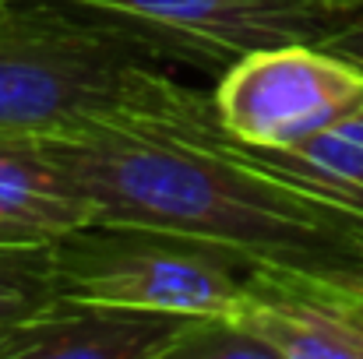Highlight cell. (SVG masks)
I'll use <instances>...</instances> for the list:
<instances>
[{
	"mask_svg": "<svg viewBox=\"0 0 363 359\" xmlns=\"http://www.w3.org/2000/svg\"><path fill=\"white\" fill-rule=\"evenodd\" d=\"M250 268L223 246L130 222H89L50 239V271L64 300L173 317L233 314Z\"/></svg>",
	"mask_w": 363,
	"mask_h": 359,
	"instance_id": "obj_2",
	"label": "cell"
},
{
	"mask_svg": "<svg viewBox=\"0 0 363 359\" xmlns=\"http://www.w3.org/2000/svg\"><path fill=\"white\" fill-rule=\"evenodd\" d=\"M99 25L162 64L223 74L254 50L318 42L335 14L303 0H43Z\"/></svg>",
	"mask_w": 363,
	"mask_h": 359,
	"instance_id": "obj_4",
	"label": "cell"
},
{
	"mask_svg": "<svg viewBox=\"0 0 363 359\" xmlns=\"http://www.w3.org/2000/svg\"><path fill=\"white\" fill-rule=\"evenodd\" d=\"M275 359H363V282L254 264L237 310Z\"/></svg>",
	"mask_w": 363,
	"mask_h": 359,
	"instance_id": "obj_6",
	"label": "cell"
},
{
	"mask_svg": "<svg viewBox=\"0 0 363 359\" xmlns=\"http://www.w3.org/2000/svg\"><path fill=\"white\" fill-rule=\"evenodd\" d=\"M141 64H162L121 35L43 0L0 7V130L46 134L103 106Z\"/></svg>",
	"mask_w": 363,
	"mask_h": 359,
	"instance_id": "obj_3",
	"label": "cell"
},
{
	"mask_svg": "<svg viewBox=\"0 0 363 359\" xmlns=\"http://www.w3.org/2000/svg\"><path fill=\"white\" fill-rule=\"evenodd\" d=\"M57 282L50 271V243L0 257V331L57 303Z\"/></svg>",
	"mask_w": 363,
	"mask_h": 359,
	"instance_id": "obj_11",
	"label": "cell"
},
{
	"mask_svg": "<svg viewBox=\"0 0 363 359\" xmlns=\"http://www.w3.org/2000/svg\"><path fill=\"white\" fill-rule=\"evenodd\" d=\"M39 243H50V239H14V237H0V257L7 253H21L28 246H39Z\"/></svg>",
	"mask_w": 363,
	"mask_h": 359,
	"instance_id": "obj_14",
	"label": "cell"
},
{
	"mask_svg": "<svg viewBox=\"0 0 363 359\" xmlns=\"http://www.w3.org/2000/svg\"><path fill=\"white\" fill-rule=\"evenodd\" d=\"M303 4H311V7H318V11H325V14H335V18H342V14L363 7V0H303Z\"/></svg>",
	"mask_w": 363,
	"mask_h": 359,
	"instance_id": "obj_13",
	"label": "cell"
},
{
	"mask_svg": "<svg viewBox=\"0 0 363 359\" xmlns=\"http://www.w3.org/2000/svg\"><path fill=\"white\" fill-rule=\"evenodd\" d=\"M318 46H325V50H332V53H339V57L363 67V7L335 18V25L318 39Z\"/></svg>",
	"mask_w": 363,
	"mask_h": 359,
	"instance_id": "obj_12",
	"label": "cell"
},
{
	"mask_svg": "<svg viewBox=\"0 0 363 359\" xmlns=\"http://www.w3.org/2000/svg\"><path fill=\"white\" fill-rule=\"evenodd\" d=\"M360 278H363V275H360Z\"/></svg>",
	"mask_w": 363,
	"mask_h": 359,
	"instance_id": "obj_16",
	"label": "cell"
},
{
	"mask_svg": "<svg viewBox=\"0 0 363 359\" xmlns=\"http://www.w3.org/2000/svg\"><path fill=\"white\" fill-rule=\"evenodd\" d=\"M43 137L92 198L96 222L180 233L250 264L363 275V212L272 169L223 127L212 92L166 64L134 67L103 106Z\"/></svg>",
	"mask_w": 363,
	"mask_h": 359,
	"instance_id": "obj_1",
	"label": "cell"
},
{
	"mask_svg": "<svg viewBox=\"0 0 363 359\" xmlns=\"http://www.w3.org/2000/svg\"><path fill=\"white\" fill-rule=\"evenodd\" d=\"M180 317L57 300L0 331V359H159Z\"/></svg>",
	"mask_w": 363,
	"mask_h": 359,
	"instance_id": "obj_7",
	"label": "cell"
},
{
	"mask_svg": "<svg viewBox=\"0 0 363 359\" xmlns=\"http://www.w3.org/2000/svg\"><path fill=\"white\" fill-rule=\"evenodd\" d=\"M7 4H14V0H0V7H7Z\"/></svg>",
	"mask_w": 363,
	"mask_h": 359,
	"instance_id": "obj_15",
	"label": "cell"
},
{
	"mask_svg": "<svg viewBox=\"0 0 363 359\" xmlns=\"http://www.w3.org/2000/svg\"><path fill=\"white\" fill-rule=\"evenodd\" d=\"M212 103L247 148L286 152L360 113L363 67L318 42H282L230 64Z\"/></svg>",
	"mask_w": 363,
	"mask_h": 359,
	"instance_id": "obj_5",
	"label": "cell"
},
{
	"mask_svg": "<svg viewBox=\"0 0 363 359\" xmlns=\"http://www.w3.org/2000/svg\"><path fill=\"white\" fill-rule=\"evenodd\" d=\"M159 359H275V353L240 314H198L180 317Z\"/></svg>",
	"mask_w": 363,
	"mask_h": 359,
	"instance_id": "obj_10",
	"label": "cell"
},
{
	"mask_svg": "<svg viewBox=\"0 0 363 359\" xmlns=\"http://www.w3.org/2000/svg\"><path fill=\"white\" fill-rule=\"evenodd\" d=\"M257 155L282 176L303 183L307 190L363 212V110L296 148Z\"/></svg>",
	"mask_w": 363,
	"mask_h": 359,
	"instance_id": "obj_9",
	"label": "cell"
},
{
	"mask_svg": "<svg viewBox=\"0 0 363 359\" xmlns=\"http://www.w3.org/2000/svg\"><path fill=\"white\" fill-rule=\"evenodd\" d=\"M96 219L92 198L43 134L0 130V237L57 239Z\"/></svg>",
	"mask_w": 363,
	"mask_h": 359,
	"instance_id": "obj_8",
	"label": "cell"
}]
</instances>
